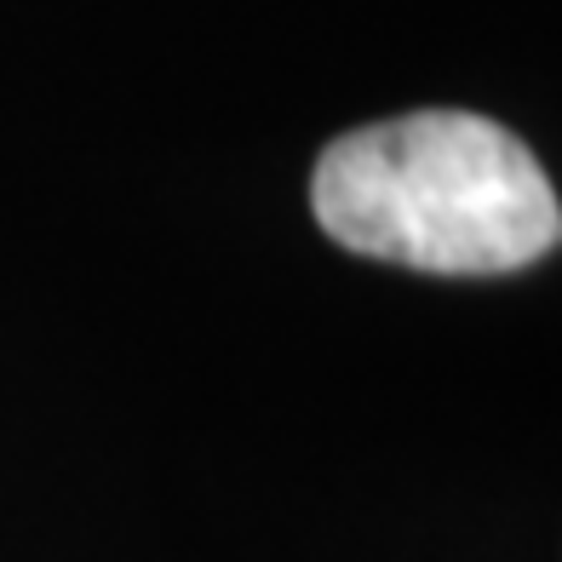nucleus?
I'll return each instance as SVG.
<instances>
[{
	"mask_svg": "<svg viewBox=\"0 0 562 562\" xmlns=\"http://www.w3.org/2000/svg\"><path fill=\"white\" fill-rule=\"evenodd\" d=\"M311 213L339 247L425 276H510L562 241V201L510 126L419 110L334 138Z\"/></svg>",
	"mask_w": 562,
	"mask_h": 562,
	"instance_id": "nucleus-1",
	"label": "nucleus"
}]
</instances>
